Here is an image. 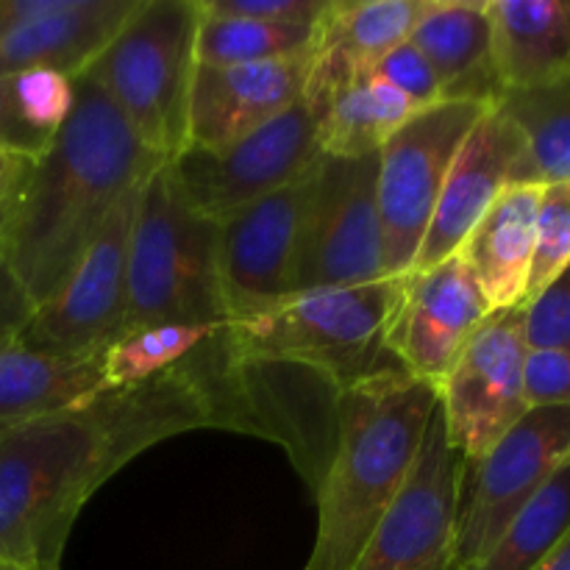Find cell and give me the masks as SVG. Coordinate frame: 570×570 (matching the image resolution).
<instances>
[{
	"label": "cell",
	"instance_id": "cell-29",
	"mask_svg": "<svg viewBox=\"0 0 570 570\" xmlns=\"http://www.w3.org/2000/svg\"><path fill=\"white\" fill-rule=\"evenodd\" d=\"M223 326H156L128 332L104 354V387H134L161 376Z\"/></svg>",
	"mask_w": 570,
	"mask_h": 570
},
{
	"label": "cell",
	"instance_id": "cell-13",
	"mask_svg": "<svg viewBox=\"0 0 570 570\" xmlns=\"http://www.w3.org/2000/svg\"><path fill=\"white\" fill-rule=\"evenodd\" d=\"M523 306L493 312L438 384L445 434L465 462H476L529 412L523 393Z\"/></svg>",
	"mask_w": 570,
	"mask_h": 570
},
{
	"label": "cell",
	"instance_id": "cell-40",
	"mask_svg": "<svg viewBox=\"0 0 570 570\" xmlns=\"http://www.w3.org/2000/svg\"><path fill=\"white\" fill-rule=\"evenodd\" d=\"M28 159H14V156H6L0 154V189L6 187V184L14 181L17 176H20V170L26 167Z\"/></svg>",
	"mask_w": 570,
	"mask_h": 570
},
{
	"label": "cell",
	"instance_id": "cell-36",
	"mask_svg": "<svg viewBox=\"0 0 570 570\" xmlns=\"http://www.w3.org/2000/svg\"><path fill=\"white\" fill-rule=\"evenodd\" d=\"M61 6V0H0V39L26 22L39 20Z\"/></svg>",
	"mask_w": 570,
	"mask_h": 570
},
{
	"label": "cell",
	"instance_id": "cell-23",
	"mask_svg": "<svg viewBox=\"0 0 570 570\" xmlns=\"http://www.w3.org/2000/svg\"><path fill=\"white\" fill-rule=\"evenodd\" d=\"M104 390V356L56 360L11 343L0 348V438Z\"/></svg>",
	"mask_w": 570,
	"mask_h": 570
},
{
	"label": "cell",
	"instance_id": "cell-6",
	"mask_svg": "<svg viewBox=\"0 0 570 570\" xmlns=\"http://www.w3.org/2000/svg\"><path fill=\"white\" fill-rule=\"evenodd\" d=\"M198 0H139L83 76L117 106L139 142L165 161L187 148Z\"/></svg>",
	"mask_w": 570,
	"mask_h": 570
},
{
	"label": "cell",
	"instance_id": "cell-32",
	"mask_svg": "<svg viewBox=\"0 0 570 570\" xmlns=\"http://www.w3.org/2000/svg\"><path fill=\"white\" fill-rule=\"evenodd\" d=\"M371 76L399 89L417 111L429 109L434 104H443V89H440L438 76H434L429 61L423 59L421 50L412 42H404L393 53L384 56Z\"/></svg>",
	"mask_w": 570,
	"mask_h": 570
},
{
	"label": "cell",
	"instance_id": "cell-20",
	"mask_svg": "<svg viewBox=\"0 0 570 570\" xmlns=\"http://www.w3.org/2000/svg\"><path fill=\"white\" fill-rule=\"evenodd\" d=\"M410 42L438 76L443 100L495 106L504 95L495 72L488 0H423Z\"/></svg>",
	"mask_w": 570,
	"mask_h": 570
},
{
	"label": "cell",
	"instance_id": "cell-37",
	"mask_svg": "<svg viewBox=\"0 0 570 570\" xmlns=\"http://www.w3.org/2000/svg\"><path fill=\"white\" fill-rule=\"evenodd\" d=\"M532 570H570V529L566 532V538H562Z\"/></svg>",
	"mask_w": 570,
	"mask_h": 570
},
{
	"label": "cell",
	"instance_id": "cell-30",
	"mask_svg": "<svg viewBox=\"0 0 570 570\" xmlns=\"http://www.w3.org/2000/svg\"><path fill=\"white\" fill-rule=\"evenodd\" d=\"M570 262V181L546 184L538 206V228H534V254L529 271L527 298L523 306L554 282Z\"/></svg>",
	"mask_w": 570,
	"mask_h": 570
},
{
	"label": "cell",
	"instance_id": "cell-19",
	"mask_svg": "<svg viewBox=\"0 0 570 570\" xmlns=\"http://www.w3.org/2000/svg\"><path fill=\"white\" fill-rule=\"evenodd\" d=\"M137 6L139 0H61L56 11L0 39V76L33 70L83 76Z\"/></svg>",
	"mask_w": 570,
	"mask_h": 570
},
{
	"label": "cell",
	"instance_id": "cell-10",
	"mask_svg": "<svg viewBox=\"0 0 570 570\" xmlns=\"http://www.w3.org/2000/svg\"><path fill=\"white\" fill-rule=\"evenodd\" d=\"M137 193L117 204L70 276L33 309L17 345L56 360H98L122 337Z\"/></svg>",
	"mask_w": 570,
	"mask_h": 570
},
{
	"label": "cell",
	"instance_id": "cell-27",
	"mask_svg": "<svg viewBox=\"0 0 570 570\" xmlns=\"http://www.w3.org/2000/svg\"><path fill=\"white\" fill-rule=\"evenodd\" d=\"M570 529V456L468 570H532Z\"/></svg>",
	"mask_w": 570,
	"mask_h": 570
},
{
	"label": "cell",
	"instance_id": "cell-4",
	"mask_svg": "<svg viewBox=\"0 0 570 570\" xmlns=\"http://www.w3.org/2000/svg\"><path fill=\"white\" fill-rule=\"evenodd\" d=\"M226 323L217 276V223L189 206L167 161L137 193L122 334Z\"/></svg>",
	"mask_w": 570,
	"mask_h": 570
},
{
	"label": "cell",
	"instance_id": "cell-38",
	"mask_svg": "<svg viewBox=\"0 0 570 570\" xmlns=\"http://www.w3.org/2000/svg\"><path fill=\"white\" fill-rule=\"evenodd\" d=\"M26 167H28V161H26ZM26 167H22L20 176H17L14 181L6 184V187L0 189V245H3V234H6V226H9L11 206H14V195H17V187H20V178H22V173H26Z\"/></svg>",
	"mask_w": 570,
	"mask_h": 570
},
{
	"label": "cell",
	"instance_id": "cell-41",
	"mask_svg": "<svg viewBox=\"0 0 570 570\" xmlns=\"http://www.w3.org/2000/svg\"><path fill=\"white\" fill-rule=\"evenodd\" d=\"M0 570H39V568H20V566H0Z\"/></svg>",
	"mask_w": 570,
	"mask_h": 570
},
{
	"label": "cell",
	"instance_id": "cell-18",
	"mask_svg": "<svg viewBox=\"0 0 570 570\" xmlns=\"http://www.w3.org/2000/svg\"><path fill=\"white\" fill-rule=\"evenodd\" d=\"M423 0H328L312 37L306 95L323 106L348 83L367 78L384 56L410 42Z\"/></svg>",
	"mask_w": 570,
	"mask_h": 570
},
{
	"label": "cell",
	"instance_id": "cell-17",
	"mask_svg": "<svg viewBox=\"0 0 570 570\" xmlns=\"http://www.w3.org/2000/svg\"><path fill=\"white\" fill-rule=\"evenodd\" d=\"M521 156V131L499 106H490L451 165L412 271H432L460 254L468 234L512 184Z\"/></svg>",
	"mask_w": 570,
	"mask_h": 570
},
{
	"label": "cell",
	"instance_id": "cell-22",
	"mask_svg": "<svg viewBox=\"0 0 570 570\" xmlns=\"http://www.w3.org/2000/svg\"><path fill=\"white\" fill-rule=\"evenodd\" d=\"M488 14L504 92L570 76V0H488Z\"/></svg>",
	"mask_w": 570,
	"mask_h": 570
},
{
	"label": "cell",
	"instance_id": "cell-24",
	"mask_svg": "<svg viewBox=\"0 0 570 570\" xmlns=\"http://www.w3.org/2000/svg\"><path fill=\"white\" fill-rule=\"evenodd\" d=\"M501 111L523 137V156L512 184L570 181V76L546 87L504 92Z\"/></svg>",
	"mask_w": 570,
	"mask_h": 570
},
{
	"label": "cell",
	"instance_id": "cell-7",
	"mask_svg": "<svg viewBox=\"0 0 570 570\" xmlns=\"http://www.w3.org/2000/svg\"><path fill=\"white\" fill-rule=\"evenodd\" d=\"M326 106L304 92L271 122L215 150L187 148L170 161L184 198L212 223L301 181L321 161Z\"/></svg>",
	"mask_w": 570,
	"mask_h": 570
},
{
	"label": "cell",
	"instance_id": "cell-14",
	"mask_svg": "<svg viewBox=\"0 0 570 570\" xmlns=\"http://www.w3.org/2000/svg\"><path fill=\"white\" fill-rule=\"evenodd\" d=\"M462 468L465 460L449 443L438 404L410 479L351 570H449Z\"/></svg>",
	"mask_w": 570,
	"mask_h": 570
},
{
	"label": "cell",
	"instance_id": "cell-2",
	"mask_svg": "<svg viewBox=\"0 0 570 570\" xmlns=\"http://www.w3.org/2000/svg\"><path fill=\"white\" fill-rule=\"evenodd\" d=\"M161 165L98 83L72 78L70 111L50 148L28 161L0 245L33 306L61 287L117 204Z\"/></svg>",
	"mask_w": 570,
	"mask_h": 570
},
{
	"label": "cell",
	"instance_id": "cell-15",
	"mask_svg": "<svg viewBox=\"0 0 570 570\" xmlns=\"http://www.w3.org/2000/svg\"><path fill=\"white\" fill-rule=\"evenodd\" d=\"M493 315L471 267L454 254L432 271L401 276L387 348L406 373L438 387L468 340Z\"/></svg>",
	"mask_w": 570,
	"mask_h": 570
},
{
	"label": "cell",
	"instance_id": "cell-34",
	"mask_svg": "<svg viewBox=\"0 0 570 570\" xmlns=\"http://www.w3.org/2000/svg\"><path fill=\"white\" fill-rule=\"evenodd\" d=\"M523 393L529 410L570 404V351L529 348L523 362Z\"/></svg>",
	"mask_w": 570,
	"mask_h": 570
},
{
	"label": "cell",
	"instance_id": "cell-8",
	"mask_svg": "<svg viewBox=\"0 0 570 570\" xmlns=\"http://www.w3.org/2000/svg\"><path fill=\"white\" fill-rule=\"evenodd\" d=\"M488 104L443 100L417 111L379 150V217L384 276H406L426 237L451 165Z\"/></svg>",
	"mask_w": 570,
	"mask_h": 570
},
{
	"label": "cell",
	"instance_id": "cell-31",
	"mask_svg": "<svg viewBox=\"0 0 570 570\" xmlns=\"http://www.w3.org/2000/svg\"><path fill=\"white\" fill-rule=\"evenodd\" d=\"M523 334L529 348L570 351V262L523 306Z\"/></svg>",
	"mask_w": 570,
	"mask_h": 570
},
{
	"label": "cell",
	"instance_id": "cell-39",
	"mask_svg": "<svg viewBox=\"0 0 570 570\" xmlns=\"http://www.w3.org/2000/svg\"><path fill=\"white\" fill-rule=\"evenodd\" d=\"M284 395H287V401H295V399H298V393H295V390L284 387V382H278V384H276V390H273V393H271V399L276 401V399H284ZM267 410L273 412L271 423H267V438L276 440V426H278V417H282V410H284V406H282V404H267Z\"/></svg>",
	"mask_w": 570,
	"mask_h": 570
},
{
	"label": "cell",
	"instance_id": "cell-9",
	"mask_svg": "<svg viewBox=\"0 0 570 570\" xmlns=\"http://www.w3.org/2000/svg\"><path fill=\"white\" fill-rule=\"evenodd\" d=\"M570 456V404L529 410L482 460L462 468L449 570L476 566Z\"/></svg>",
	"mask_w": 570,
	"mask_h": 570
},
{
	"label": "cell",
	"instance_id": "cell-33",
	"mask_svg": "<svg viewBox=\"0 0 570 570\" xmlns=\"http://www.w3.org/2000/svg\"><path fill=\"white\" fill-rule=\"evenodd\" d=\"M206 14L245 17L284 28H315L326 14L328 0H198Z\"/></svg>",
	"mask_w": 570,
	"mask_h": 570
},
{
	"label": "cell",
	"instance_id": "cell-16",
	"mask_svg": "<svg viewBox=\"0 0 570 570\" xmlns=\"http://www.w3.org/2000/svg\"><path fill=\"white\" fill-rule=\"evenodd\" d=\"M309 76L312 48L254 65L198 67L189 95L187 148L215 150L256 131L304 98Z\"/></svg>",
	"mask_w": 570,
	"mask_h": 570
},
{
	"label": "cell",
	"instance_id": "cell-3",
	"mask_svg": "<svg viewBox=\"0 0 570 570\" xmlns=\"http://www.w3.org/2000/svg\"><path fill=\"white\" fill-rule=\"evenodd\" d=\"M438 387L406 371L340 393L337 443L317 488L315 551L306 570H351L410 479L438 410Z\"/></svg>",
	"mask_w": 570,
	"mask_h": 570
},
{
	"label": "cell",
	"instance_id": "cell-35",
	"mask_svg": "<svg viewBox=\"0 0 570 570\" xmlns=\"http://www.w3.org/2000/svg\"><path fill=\"white\" fill-rule=\"evenodd\" d=\"M33 309H37V306L28 298L22 284L17 282L9 262H6L3 250H0V348L17 343V337H20V332L26 328V323L31 321Z\"/></svg>",
	"mask_w": 570,
	"mask_h": 570
},
{
	"label": "cell",
	"instance_id": "cell-1",
	"mask_svg": "<svg viewBox=\"0 0 570 570\" xmlns=\"http://www.w3.org/2000/svg\"><path fill=\"white\" fill-rule=\"evenodd\" d=\"M217 334L161 376L104 387L0 438V566L59 570L78 512L106 479L173 434L217 426Z\"/></svg>",
	"mask_w": 570,
	"mask_h": 570
},
{
	"label": "cell",
	"instance_id": "cell-12",
	"mask_svg": "<svg viewBox=\"0 0 570 570\" xmlns=\"http://www.w3.org/2000/svg\"><path fill=\"white\" fill-rule=\"evenodd\" d=\"M315 167L301 181L217 223V276L228 323L271 312L298 295Z\"/></svg>",
	"mask_w": 570,
	"mask_h": 570
},
{
	"label": "cell",
	"instance_id": "cell-25",
	"mask_svg": "<svg viewBox=\"0 0 570 570\" xmlns=\"http://www.w3.org/2000/svg\"><path fill=\"white\" fill-rule=\"evenodd\" d=\"M417 115L415 106L390 83L367 76L340 89L323 111V156L360 159L382 150V145L404 122Z\"/></svg>",
	"mask_w": 570,
	"mask_h": 570
},
{
	"label": "cell",
	"instance_id": "cell-11",
	"mask_svg": "<svg viewBox=\"0 0 570 570\" xmlns=\"http://www.w3.org/2000/svg\"><path fill=\"white\" fill-rule=\"evenodd\" d=\"M384 276L379 217V154L321 156L306 209L298 295L360 287Z\"/></svg>",
	"mask_w": 570,
	"mask_h": 570
},
{
	"label": "cell",
	"instance_id": "cell-21",
	"mask_svg": "<svg viewBox=\"0 0 570 570\" xmlns=\"http://www.w3.org/2000/svg\"><path fill=\"white\" fill-rule=\"evenodd\" d=\"M543 184H510L460 248L490 309H515L527 298Z\"/></svg>",
	"mask_w": 570,
	"mask_h": 570
},
{
	"label": "cell",
	"instance_id": "cell-5",
	"mask_svg": "<svg viewBox=\"0 0 570 570\" xmlns=\"http://www.w3.org/2000/svg\"><path fill=\"white\" fill-rule=\"evenodd\" d=\"M399 298L401 276L315 289L262 315L232 321L226 337L243 360L309 367L345 390L379 373L404 371L387 348Z\"/></svg>",
	"mask_w": 570,
	"mask_h": 570
},
{
	"label": "cell",
	"instance_id": "cell-26",
	"mask_svg": "<svg viewBox=\"0 0 570 570\" xmlns=\"http://www.w3.org/2000/svg\"><path fill=\"white\" fill-rule=\"evenodd\" d=\"M72 106V78L50 70L0 76V154L37 161Z\"/></svg>",
	"mask_w": 570,
	"mask_h": 570
},
{
	"label": "cell",
	"instance_id": "cell-28",
	"mask_svg": "<svg viewBox=\"0 0 570 570\" xmlns=\"http://www.w3.org/2000/svg\"><path fill=\"white\" fill-rule=\"evenodd\" d=\"M200 6V3H198ZM315 28H284L245 17L206 14L200 9L195 61L198 67H237L284 59L312 48Z\"/></svg>",
	"mask_w": 570,
	"mask_h": 570
}]
</instances>
